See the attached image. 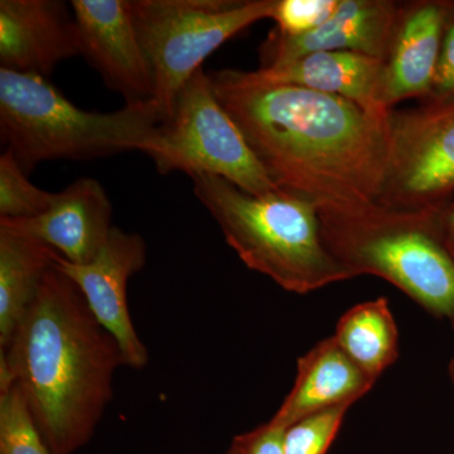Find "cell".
I'll use <instances>...</instances> for the list:
<instances>
[{"label":"cell","instance_id":"1","mask_svg":"<svg viewBox=\"0 0 454 454\" xmlns=\"http://www.w3.org/2000/svg\"><path fill=\"white\" fill-rule=\"evenodd\" d=\"M215 94L274 184L318 211L378 203L387 164V118L346 98L260 79L210 74Z\"/></svg>","mask_w":454,"mask_h":454},{"label":"cell","instance_id":"2","mask_svg":"<svg viewBox=\"0 0 454 454\" xmlns=\"http://www.w3.org/2000/svg\"><path fill=\"white\" fill-rule=\"evenodd\" d=\"M125 365L82 293L55 265L47 271L12 342L0 349V390L16 384L51 454L85 446Z\"/></svg>","mask_w":454,"mask_h":454},{"label":"cell","instance_id":"3","mask_svg":"<svg viewBox=\"0 0 454 454\" xmlns=\"http://www.w3.org/2000/svg\"><path fill=\"white\" fill-rule=\"evenodd\" d=\"M166 121L153 101L86 112L44 77L0 67V137L27 173L44 160L145 154Z\"/></svg>","mask_w":454,"mask_h":454},{"label":"cell","instance_id":"4","mask_svg":"<svg viewBox=\"0 0 454 454\" xmlns=\"http://www.w3.org/2000/svg\"><path fill=\"white\" fill-rule=\"evenodd\" d=\"M192 179L197 199L241 262L284 291L307 294L354 279L325 247L309 202L282 190L252 195L216 176Z\"/></svg>","mask_w":454,"mask_h":454},{"label":"cell","instance_id":"5","mask_svg":"<svg viewBox=\"0 0 454 454\" xmlns=\"http://www.w3.org/2000/svg\"><path fill=\"white\" fill-rule=\"evenodd\" d=\"M328 252L354 278H381L437 318L454 319V260L437 212L396 210L380 203L318 211Z\"/></svg>","mask_w":454,"mask_h":454},{"label":"cell","instance_id":"6","mask_svg":"<svg viewBox=\"0 0 454 454\" xmlns=\"http://www.w3.org/2000/svg\"><path fill=\"white\" fill-rule=\"evenodd\" d=\"M131 16L153 74L152 101L167 121L203 61L247 27L273 16L276 0H133Z\"/></svg>","mask_w":454,"mask_h":454},{"label":"cell","instance_id":"7","mask_svg":"<svg viewBox=\"0 0 454 454\" xmlns=\"http://www.w3.org/2000/svg\"><path fill=\"white\" fill-rule=\"evenodd\" d=\"M145 154L162 175L216 176L256 196L279 190L221 106L210 74L202 68L179 91L172 116Z\"/></svg>","mask_w":454,"mask_h":454},{"label":"cell","instance_id":"8","mask_svg":"<svg viewBox=\"0 0 454 454\" xmlns=\"http://www.w3.org/2000/svg\"><path fill=\"white\" fill-rule=\"evenodd\" d=\"M387 164L378 203L438 212L454 196V98L390 110Z\"/></svg>","mask_w":454,"mask_h":454},{"label":"cell","instance_id":"9","mask_svg":"<svg viewBox=\"0 0 454 454\" xmlns=\"http://www.w3.org/2000/svg\"><path fill=\"white\" fill-rule=\"evenodd\" d=\"M146 247L142 236L113 227L106 244L88 264H73L57 254L53 265L82 293L98 324L121 346L125 365L143 369L149 355L139 339L128 306V282L145 267Z\"/></svg>","mask_w":454,"mask_h":454},{"label":"cell","instance_id":"10","mask_svg":"<svg viewBox=\"0 0 454 454\" xmlns=\"http://www.w3.org/2000/svg\"><path fill=\"white\" fill-rule=\"evenodd\" d=\"M80 52L107 88L127 104L152 101L153 74L131 16L129 0H73Z\"/></svg>","mask_w":454,"mask_h":454},{"label":"cell","instance_id":"11","mask_svg":"<svg viewBox=\"0 0 454 454\" xmlns=\"http://www.w3.org/2000/svg\"><path fill=\"white\" fill-rule=\"evenodd\" d=\"M453 0H414L400 4L382 67L379 101L385 110L409 98H428Z\"/></svg>","mask_w":454,"mask_h":454},{"label":"cell","instance_id":"12","mask_svg":"<svg viewBox=\"0 0 454 454\" xmlns=\"http://www.w3.org/2000/svg\"><path fill=\"white\" fill-rule=\"evenodd\" d=\"M82 56L73 9L59 0L0 2V65L47 77L57 65Z\"/></svg>","mask_w":454,"mask_h":454},{"label":"cell","instance_id":"13","mask_svg":"<svg viewBox=\"0 0 454 454\" xmlns=\"http://www.w3.org/2000/svg\"><path fill=\"white\" fill-rule=\"evenodd\" d=\"M0 227L35 239L73 264H88L112 232V203L97 179H77L31 219H0Z\"/></svg>","mask_w":454,"mask_h":454},{"label":"cell","instance_id":"14","mask_svg":"<svg viewBox=\"0 0 454 454\" xmlns=\"http://www.w3.org/2000/svg\"><path fill=\"white\" fill-rule=\"evenodd\" d=\"M402 3L393 0H340L324 25L289 37L273 31L260 47L262 67L315 52H356L384 62Z\"/></svg>","mask_w":454,"mask_h":454},{"label":"cell","instance_id":"15","mask_svg":"<svg viewBox=\"0 0 454 454\" xmlns=\"http://www.w3.org/2000/svg\"><path fill=\"white\" fill-rule=\"evenodd\" d=\"M375 382L327 337L298 358L294 385L270 420L288 428L310 414L351 406Z\"/></svg>","mask_w":454,"mask_h":454},{"label":"cell","instance_id":"16","mask_svg":"<svg viewBox=\"0 0 454 454\" xmlns=\"http://www.w3.org/2000/svg\"><path fill=\"white\" fill-rule=\"evenodd\" d=\"M384 62L356 52H315L293 61L260 67V79L300 86L352 101L378 118L389 112L380 106L379 90Z\"/></svg>","mask_w":454,"mask_h":454},{"label":"cell","instance_id":"17","mask_svg":"<svg viewBox=\"0 0 454 454\" xmlns=\"http://www.w3.org/2000/svg\"><path fill=\"white\" fill-rule=\"evenodd\" d=\"M57 254L35 239L0 227V349L12 342Z\"/></svg>","mask_w":454,"mask_h":454},{"label":"cell","instance_id":"18","mask_svg":"<svg viewBox=\"0 0 454 454\" xmlns=\"http://www.w3.org/2000/svg\"><path fill=\"white\" fill-rule=\"evenodd\" d=\"M333 337L352 363L373 381L399 357V331L385 297L351 307L340 316Z\"/></svg>","mask_w":454,"mask_h":454},{"label":"cell","instance_id":"19","mask_svg":"<svg viewBox=\"0 0 454 454\" xmlns=\"http://www.w3.org/2000/svg\"><path fill=\"white\" fill-rule=\"evenodd\" d=\"M56 193L32 184L12 152L0 155V219H31L49 210Z\"/></svg>","mask_w":454,"mask_h":454},{"label":"cell","instance_id":"20","mask_svg":"<svg viewBox=\"0 0 454 454\" xmlns=\"http://www.w3.org/2000/svg\"><path fill=\"white\" fill-rule=\"evenodd\" d=\"M0 454H51L16 384L0 390Z\"/></svg>","mask_w":454,"mask_h":454},{"label":"cell","instance_id":"21","mask_svg":"<svg viewBox=\"0 0 454 454\" xmlns=\"http://www.w3.org/2000/svg\"><path fill=\"white\" fill-rule=\"evenodd\" d=\"M351 406H337L310 414L286 430L284 454H325L339 434Z\"/></svg>","mask_w":454,"mask_h":454},{"label":"cell","instance_id":"22","mask_svg":"<svg viewBox=\"0 0 454 454\" xmlns=\"http://www.w3.org/2000/svg\"><path fill=\"white\" fill-rule=\"evenodd\" d=\"M340 0H276L274 31L295 37L313 31L333 16Z\"/></svg>","mask_w":454,"mask_h":454},{"label":"cell","instance_id":"23","mask_svg":"<svg viewBox=\"0 0 454 454\" xmlns=\"http://www.w3.org/2000/svg\"><path fill=\"white\" fill-rule=\"evenodd\" d=\"M454 98V0L448 14L442 40L441 53L434 82L428 98L424 101H443ZM422 101V103H424Z\"/></svg>","mask_w":454,"mask_h":454},{"label":"cell","instance_id":"24","mask_svg":"<svg viewBox=\"0 0 454 454\" xmlns=\"http://www.w3.org/2000/svg\"><path fill=\"white\" fill-rule=\"evenodd\" d=\"M286 427L269 422L238 435L243 454H284V437Z\"/></svg>","mask_w":454,"mask_h":454},{"label":"cell","instance_id":"25","mask_svg":"<svg viewBox=\"0 0 454 454\" xmlns=\"http://www.w3.org/2000/svg\"><path fill=\"white\" fill-rule=\"evenodd\" d=\"M439 236L454 260V201L437 212Z\"/></svg>","mask_w":454,"mask_h":454},{"label":"cell","instance_id":"26","mask_svg":"<svg viewBox=\"0 0 454 454\" xmlns=\"http://www.w3.org/2000/svg\"><path fill=\"white\" fill-rule=\"evenodd\" d=\"M226 454H243V450H241V446L240 443H239L238 438L235 437L234 441H232L231 446H230Z\"/></svg>","mask_w":454,"mask_h":454},{"label":"cell","instance_id":"27","mask_svg":"<svg viewBox=\"0 0 454 454\" xmlns=\"http://www.w3.org/2000/svg\"><path fill=\"white\" fill-rule=\"evenodd\" d=\"M448 373H450V382H452L454 389V354L452 358H450V365H448Z\"/></svg>","mask_w":454,"mask_h":454},{"label":"cell","instance_id":"28","mask_svg":"<svg viewBox=\"0 0 454 454\" xmlns=\"http://www.w3.org/2000/svg\"><path fill=\"white\" fill-rule=\"evenodd\" d=\"M450 324H452V327H453V330H454V319H452V321H450Z\"/></svg>","mask_w":454,"mask_h":454}]
</instances>
